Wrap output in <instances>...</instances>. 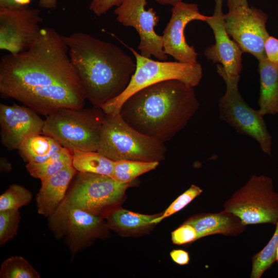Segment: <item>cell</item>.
I'll list each match as a JSON object with an SVG mask.
<instances>
[{
	"label": "cell",
	"instance_id": "1",
	"mask_svg": "<svg viewBox=\"0 0 278 278\" xmlns=\"http://www.w3.org/2000/svg\"><path fill=\"white\" fill-rule=\"evenodd\" d=\"M0 94L45 116L83 108L86 99L62 36L48 27L26 50L1 57Z\"/></svg>",
	"mask_w": 278,
	"mask_h": 278
},
{
	"label": "cell",
	"instance_id": "2",
	"mask_svg": "<svg viewBox=\"0 0 278 278\" xmlns=\"http://www.w3.org/2000/svg\"><path fill=\"white\" fill-rule=\"evenodd\" d=\"M194 88L174 79L152 84L129 97L120 114L138 132L164 143L184 128L198 111L200 103Z\"/></svg>",
	"mask_w": 278,
	"mask_h": 278
},
{
	"label": "cell",
	"instance_id": "3",
	"mask_svg": "<svg viewBox=\"0 0 278 278\" xmlns=\"http://www.w3.org/2000/svg\"><path fill=\"white\" fill-rule=\"evenodd\" d=\"M85 96L100 108L121 94L136 69V62L117 45L83 32L62 36Z\"/></svg>",
	"mask_w": 278,
	"mask_h": 278
},
{
	"label": "cell",
	"instance_id": "4",
	"mask_svg": "<svg viewBox=\"0 0 278 278\" xmlns=\"http://www.w3.org/2000/svg\"><path fill=\"white\" fill-rule=\"evenodd\" d=\"M105 115L96 107L61 109L45 116L42 134L72 151H97Z\"/></svg>",
	"mask_w": 278,
	"mask_h": 278
},
{
	"label": "cell",
	"instance_id": "5",
	"mask_svg": "<svg viewBox=\"0 0 278 278\" xmlns=\"http://www.w3.org/2000/svg\"><path fill=\"white\" fill-rule=\"evenodd\" d=\"M97 151L112 161L160 162L167 149L164 143L130 126L120 113L106 114Z\"/></svg>",
	"mask_w": 278,
	"mask_h": 278
},
{
	"label": "cell",
	"instance_id": "6",
	"mask_svg": "<svg viewBox=\"0 0 278 278\" xmlns=\"http://www.w3.org/2000/svg\"><path fill=\"white\" fill-rule=\"evenodd\" d=\"M129 49L135 58V72L125 90L100 107L106 114L119 112L122 105L129 97L152 84L174 79L194 88L202 78V68L198 62L155 61L142 56L131 47Z\"/></svg>",
	"mask_w": 278,
	"mask_h": 278
},
{
	"label": "cell",
	"instance_id": "7",
	"mask_svg": "<svg viewBox=\"0 0 278 278\" xmlns=\"http://www.w3.org/2000/svg\"><path fill=\"white\" fill-rule=\"evenodd\" d=\"M217 72L225 83V92L219 99L220 120L233 127L238 133L253 138L262 151L271 155L272 136L264 116L258 110H254L245 101L239 92L240 75H231L218 64Z\"/></svg>",
	"mask_w": 278,
	"mask_h": 278
},
{
	"label": "cell",
	"instance_id": "8",
	"mask_svg": "<svg viewBox=\"0 0 278 278\" xmlns=\"http://www.w3.org/2000/svg\"><path fill=\"white\" fill-rule=\"evenodd\" d=\"M223 209L238 216L246 225L278 221V193L272 179L253 175L223 204Z\"/></svg>",
	"mask_w": 278,
	"mask_h": 278
},
{
	"label": "cell",
	"instance_id": "9",
	"mask_svg": "<svg viewBox=\"0 0 278 278\" xmlns=\"http://www.w3.org/2000/svg\"><path fill=\"white\" fill-rule=\"evenodd\" d=\"M133 182L121 183L106 175L78 172L64 201L100 216L117 205Z\"/></svg>",
	"mask_w": 278,
	"mask_h": 278
},
{
	"label": "cell",
	"instance_id": "10",
	"mask_svg": "<svg viewBox=\"0 0 278 278\" xmlns=\"http://www.w3.org/2000/svg\"><path fill=\"white\" fill-rule=\"evenodd\" d=\"M48 225L57 238H63L74 256L108 228L101 216L73 206L64 200L48 217Z\"/></svg>",
	"mask_w": 278,
	"mask_h": 278
},
{
	"label": "cell",
	"instance_id": "11",
	"mask_svg": "<svg viewBox=\"0 0 278 278\" xmlns=\"http://www.w3.org/2000/svg\"><path fill=\"white\" fill-rule=\"evenodd\" d=\"M268 15L253 6H241L224 14L225 28L242 53L259 61L266 59L265 43L269 34L266 28Z\"/></svg>",
	"mask_w": 278,
	"mask_h": 278
},
{
	"label": "cell",
	"instance_id": "12",
	"mask_svg": "<svg viewBox=\"0 0 278 278\" xmlns=\"http://www.w3.org/2000/svg\"><path fill=\"white\" fill-rule=\"evenodd\" d=\"M40 11L26 6L0 7V49L16 54L27 49L41 29Z\"/></svg>",
	"mask_w": 278,
	"mask_h": 278
},
{
	"label": "cell",
	"instance_id": "13",
	"mask_svg": "<svg viewBox=\"0 0 278 278\" xmlns=\"http://www.w3.org/2000/svg\"><path fill=\"white\" fill-rule=\"evenodd\" d=\"M147 4L146 0H124L114 12L119 23L134 28L138 33L140 43L137 47L142 56L148 58L153 56L160 61H166L168 57L164 51L163 37L154 30L159 18L152 8L145 9Z\"/></svg>",
	"mask_w": 278,
	"mask_h": 278
},
{
	"label": "cell",
	"instance_id": "14",
	"mask_svg": "<svg viewBox=\"0 0 278 278\" xmlns=\"http://www.w3.org/2000/svg\"><path fill=\"white\" fill-rule=\"evenodd\" d=\"M208 16L200 13L198 5L186 3L182 0L173 6L170 20L163 31V49L177 61L197 62L198 54L194 47L186 42L184 30L186 25L194 20L205 22Z\"/></svg>",
	"mask_w": 278,
	"mask_h": 278
},
{
	"label": "cell",
	"instance_id": "15",
	"mask_svg": "<svg viewBox=\"0 0 278 278\" xmlns=\"http://www.w3.org/2000/svg\"><path fill=\"white\" fill-rule=\"evenodd\" d=\"M30 108L0 103V136L9 151L16 150L28 138L42 134L44 119Z\"/></svg>",
	"mask_w": 278,
	"mask_h": 278
},
{
	"label": "cell",
	"instance_id": "16",
	"mask_svg": "<svg viewBox=\"0 0 278 278\" xmlns=\"http://www.w3.org/2000/svg\"><path fill=\"white\" fill-rule=\"evenodd\" d=\"M214 1L213 14L208 16L205 22L213 30L215 42L205 49L204 55L214 63L221 64L228 74L239 75L242 68L243 53L226 31L224 13L222 11L223 0Z\"/></svg>",
	"mask_w": 278,
	"mask_h": 278
},
{
	"label": "cell",
	"instance_id": "17",
	"mask_svg": "<svg viewBox=\"0 0 278 278\" xmlns=\"http://www.w3.org/2000/svg\"><path fill=\"white\" fill-rule=\"evenodd\" d=\"M184 223L195 228L197 240L215 234L235 237L244 232L247 227L238 216L224 209L218 213L195 215Z\"/></svg>",
	"mask_w": 278,
	"mask_h": 278
},
{
	"label": "cell",
	"instance_id": "18",
	"mask_svg": "<svg viewBox=\"0 0 278 278\" xmlns=\"http://www.w3.org/2000/svg\"><path fill=\"white\" fill-rule=\"evenodd\" d=\"M76 171L72 165L41 180V186L36 197L39 214L48 217L55 211L65 197L68 186L76 175Z\"/></svg>",
	"mask_w": 278,
	"mask_h": 278
},
{
	"label": "cell",
	"instance_id": "19",
	"mask_svg": "<svg viewBox=\"0 0 278 278\" xmlns=\"http://www.w3.org/2000/svg\"><path fill=\"white\" fill-rule=\"evenodd\" d=\"M259 111L263 115L278 114V64L267 58L258 61Z\"/></svg>",
	"mask_w": 278,
	"mask_h": 278
},
{
	"label": "cell",
	"instance_id": "20",
	"mask_svg": "<svg viewBox=\"0 0 278 278\" xmlns=\"http://www.w3.org/2000/svg\"><path fill=\"white\" fill-rule=\"evenodd\" d=\"M63 148L54 138L38 134L27 138L18 150L27 163H41L47 161Z\"/></svg>",
	"mask_w": 278,
	"mask_h": 278
},
{
	"label": "cell",
	"instance_id": "21",
	"mask_svg": "<svg viewBox=\"0 0 278 278\" xmlns=\"http://www.w3.org/2000/svg\"><path fill=\"white\" fill-rule=\"evenodd\" d=\"M106 214L108 228L120 233H134L153 224L152 221L162 214L148 215L116 208Z\"/></svg>",
	"mask_w": 278,
	"mask_h": 278
},
{
	"label": "cell",
	"instance_id": "22",
	"mask_svg": "<svg viewBox=\"0 0 278 278\" xmlns=\"http://www.w3.org/2000/svg\"><path fill=\"white\" fill-rule=\"evenodd\" d=\"M114 161L97 151H73V166L80 172H88L112 177Z\"/></svg>",
	"mask_w": 278,
	"mask_h": 278
},
{
	"label": "cell",
	"instance_id": "23",
	"mask_svg": "<svg viewBox=\"0 0 278 278\" xmlns=\"http://www.w3.org/2000/svg\"><path fill=\"white\" fill-rule=\"evenodd\" d=\"M72 161L73 151L63 147L47 161L41 163H28L26 168L30 176L41 180L73 165Z\"/></svg>",
	"mask_w": 278,
	"mask_h": 278
},
{
	"label": "cell",
	"instance_id": "24",
	"mask_svg": "<svg viewBox=\"0 0 278 278\" xmlns=\"http://www.w3.org/2000/svg\"><path fill=\"white\" fill-rule=\"evenodd\" d=\"M159 163L158 161H116L112 178L121 183H131L140 176L155 169Z\"/></svg>",
	"mask_w": 278,
	"mask_h": 278
},
{
	"label": "cell",
	"instance_id": "25",
	"mask_svg": "<svg viewBox=\"0 0 278 278\" xmlns=\"http://www.w3.org/2000/svg\"><path fill=\"white\" fill-rule=\"evenodd\" d=\"M278 244V221L275 231L267 244L251 258V278H260L265 272L270 268L275 259V252Z\"/></svg>",
	"mask_w": 278,
	"mask_h": 278
},
{
	"label": "cell",
	"instance_id": "26",
	"mask_svg": "<svg viewBox=\"0 0 278 278\" xmlns=\"http://www.w3.org/2000/svg\"><path fill=\"white\" fill-rule=\"evenodd\" d=\"M0 277L40 278V275L27 259L21 256H13L2 263Z\"/></svg>",
	"mask_w": 278,
	"mask_h": 278
},
{
	"label": "cell",
	"instance_id": "27",
	"mask_svg": "<svg viewBox=\"0 0 278 278\" xmlns=\"http://www.w3.org/2000/svg\"><path fill=\"white\" fill-rule=\"evenodd\" d=\"M32 198L31 193L25 187L11 184L0 196V211L19 210L29 204Z\"/></svg>",
	"mask_w": 278,
	"mask_h": 278
},
{
	"label": "cell",
	"instance_id": "28",
	"mask_svg": "<svg viewBox=\"0 0 278 278\" xmlns=\"http://www.w3.org/2000/svg\"><path fill=\"white\" fill-rule=\"evenodd\" d=\"M21 215L19 210L0 211V246L13 239L18 233Z\"/></svg>",
	"mask_w": 278,
	"mask_h": 278
},
{
	"label": "cell",
	"instance_id": "29",
	"mask_svg": "<svg viewBox=\"0 0 278 278\" xmlns=\"http://www.w3.org/2000/svg\"><path fill=\"white\" fill-rule=\"evenodd\" d=\"M202 192L203 190L200 187L192 185L188 189L173 201L163 214L154 219L152 221V223H158L163 219L182 210Z\"/></svg>",
	"mask_w": 278,
	"mask_h": 278
},
{
	"label": "cell",
	"instance_id": "30",
	"mask_svg": "<svg viewBox=\"0 0 278 278\" xmlns=\"http://www.w3.org/2000/svg\"><path fill=\"white\" fill-rule=\"evenodd\" d=\"M197 240V232L195 228L188 223H183L171 232L173 244L182 245L192 243Z\"/></svg>",
	"mask_w": 278,
	"mask_h": 278
},
{
	"label": "cell",
	"instance_id": "31",
	"mask_svg": "<svg viewBox=\"0 0 278 278\" xmlns=\"http://www.w3.org/2000/svg\"><path fill=\"white\" fill-rule=\"evenodd\" d=\"M124 0H92L89 10L97 16L106 13L113 6L118 7Z\"/></svg>",
	"mask_w": 278,
	"mask_h": 278
},
{
	"label": "cell",
	"instance_id": "32",
	"mask_svg": "<svg viewBox=\"0 0 278 278\" xmlns=\"http://www.w3.org/2000/svg\"><path fill=\"white\" fill-rule=\"evenodd\" d=\"M264 47L267 59L271 63L278 64V39L269 36Z\"/></svg>",
	"mask_w": 278,
	"mask_h": 278
},
{
	"label": "cell",
	"instance_id": "33",
	"mask_svg": "<svg viewBox=\"0 0 278 278\" xmlns=\"http://www.w3.org/2000/svg\"><path fill=\"white\" fill-rule=\"evenodd\" d=\"M172 260L180 265H187L190 260L189 253L182 249H175L170 252Z\"/></svg>",
	"mask_w": 278,
	"mask_h": 278
},
{
	"label": "cell",
	"instance_id": "34",
	"mask_svg": "<svg viewBox=\"0 0 278 278\" xmlns=\"http://www.w3.org/2000/svg\"><path fill=\"white\" fill-rule=\"evenodd\" d=\"M248 0H227L229 10L241 6H248Z\"/></svg>",
	"mask_w": 278,
	"mask_h": 278
},
{
	"label": "cell",
	"instance_id": "35",
	"mask_svg": "<svg viewBox=\"0 0 278 278\" xmlns=\"http://www.w3.org/2000/svg\"><path fill=\"white\" fill-rule=\"evenodd\" d=\"M57 0H39L38 5L40 7L52 9L57 8Z\"/></svg>",
	"mask_w": 278,
	"mask_h": 278
},
{
	"label": "cell",
	"instance_id": "36",
	"mask_svg": "<svg viewBox=\"0 0 278 278\" xmlns=\"http://www.w3.org/2000/svg\"><path fill=\"white\" fill-rule=\"evenodd\" d=\"M12 169L11 163L5 157H1L0 159V169L1 172H8Z\"/></svg>",
	"mask_w": 278,
	"mask_h": 278
},
{
	"label": "cell",
	"instance_id": "37",
	"mask_svg": "<svg viewBox=\"0 0 278 278\" xmlns=\"http://www.w3.org/2000/svg\"><path fill=\"white\" fill-rule=\"evenodd\" d=\"M21 6L18 4L14 0H0V7H13Z\"/></svg>",
	"mask_w": 278,
	"mask_h": 278
},
{
	"label": "cell",
	"instance_id": "38",
	"mask_svg": "<svg viewBox=\"0 0 278 278\" xmlns=\"http://www.w3.org/2000/svg\"><path fill=\"white\" fill-rule=\"evenodd\" d=\"M158 3L162 5H170L174 6L181 0H155Z\"/></svg>",
	"mask_w": 278,
	"mask_h": 278
},
{
	"label": "cell",
	"instance_id": "39",
	"mask_svg": "<svg viewBox=\"0 0 278 278\" xmlns=\"http://www.w3.org/2000/svg\"><path fill=\"white\" fill-rule=\"evenodd\" d=\"M31 0H14V1L19 5L21 6H26L30 3Z\"/></svg>",
	"mask_w": 278,
	"mask_h": 278
},
{
	"label": "cell",
	"instance_id": "40",
	"mask_svg": "<svg viewBox=\"0 0 278 278\" xmlns=\"http://www.w3.org/2000/svg\"><path fill=\"white\" fill-rule=\"evenodd\" d=\"M275 261L278 262V244L276 248L275 252Z\"/></svg>",
	"mask_w": 278,
	"mask_h": 278
}]
</instances>
